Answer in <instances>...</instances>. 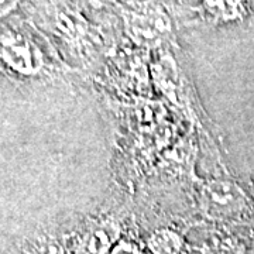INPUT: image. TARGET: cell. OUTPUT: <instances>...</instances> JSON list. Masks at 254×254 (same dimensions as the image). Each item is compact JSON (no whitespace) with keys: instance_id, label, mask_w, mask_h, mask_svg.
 I'll list each match as a JSON object with an SVG mask.
<instances>
[{"instance_id":"obj_1","label":"cell","mask_w":254,"mask_h":254,"mask_svg":"<svg viewBox=\"0 0 254 254\" xmlns=\"http://www.w3.org/2000/svg\"><path fill=\"white\" fill-rule=\"evenodd\" d=\"M151 247L154 249L157 254H177L180 242L174 235L165 232V233L155 235L154 239L151 240Z\"/></svg>"},{"instance_id":"obj_2","label":"cell","mask_w":254,"mask_h":254,"mask_svg":"<svg viewBox=\"0 0 254 254\" xmlns=\"http://www.w3.org/2000/svg\"><path fill=\"white\" fill-rule=\"evenodd\" d=\"M113 254H138V252H137L133 246L123 245V246H120V247H118Z\"/></svg>"}]
</instances>
